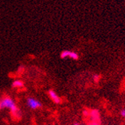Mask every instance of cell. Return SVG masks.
<instances>
[{
	"label": "cell",
	"mask_w": 125,
	"mask_h": 125,
	"mask_svg": "<svg viewBox=\"0 0 125 125\" xmlns=\"http://www.w3.org/2000/svg\"><path fill=\"white\" fill-rule=\"evenodd\" d=\"M24 86V83L21 80H14L12 83V87L14 88H20Z\"/></svg>",
	"instance_id": "8992f818"
},
{
	"label": "cell",
	"mask_w": 125,
	"mask_h": 125,
	"mask_svg": "<svg viewBox=\"0 0 125 125\" xmlns=\"http://www.w3.org/2000/svg\"><path fill=\"white\" fill-rule=\"evenodd\" d=\"M60 57L63 59H66L67 58H69L73 60H78L79 56V54L76 52L70 51V50H64L61 52Z\"/></svg>",
	"instance_id": "7a4b0ae2"
},
{
	"label": "cell",
	"mask_w": 125,
	"mask_h": 125,
	"mask_svg": "<svg viewBox=\"0 0 125 125\" xmlns=\"http://www.w3.org/2000/svg\"><path fill=\"white\" fill-rule=\"evenodd\" d=\"M48 94L50 97V99L54 102L55 104H60L61 102H62V100L61 98L58 96V94H56V92H55L54 90H50L49 92H48Z\"/></svg>",
	"instance_id": "5b68a950"
},
{
	"label": "cell",
	"mask_w": 125,
	"mask_h": 125,
	"mask_svg": "<svg viewBox=\"0 0 125 125\" xmlns=\"http://www.w3.org/2000/svg\"><path fill=\"white\" fill-rule=\"evenodd\" d=\"M120 114H121V115L122 117H125V109H123L121 110Z\"/></svg>",
	"instance_id": "30bf717a"
},
{
	"label": "cell",
	"mask_w": 125,
	"mask_h": 125,
	"mask_svg": "<svg viewBox=\"0 0 125 125\" xmlns=\"http://www.w3.org/2000/svg\"><path fill=\"white\" fill-rule=\"evenodd\" d=\"M93 79H94V81L95 83H98L100 79V76L99 74H94V76H93Z\"/></svg>",
	"instance_id": "52a82bcc"
},
{
	"label": "cell",
	"mask_w": 125,
	"mask_h": 125,
	"mask_svg": "<svg viewBox=\"0 0 125 125\" xmlns=\"http://www.w3.org/2000/svg\"><path fill=\"white\" fill-rule=\"evenodd\" d=\"M83 114L85 117H88L89 115V110L88 109H84L83 112Z\"/></svg>",
	"instance_id": "9c48e42d"
},
{
	"label": "cell",
	"mask_w": 125,
	"mask_h": 125,
	"mask_svg": "<svg viewBox=\"0 0 125 125\" xmlns=\"http://www.w3.org/2000/svg\"><path fill=\"white\" fill-rule=\"evenodd\" d=\"M10 109L11 114L15 118H20L21 116L20 110L17 106L15 102L12 98L9 97H5L1 100V109Z\"/></svg>",
	"instance_id": "6da1fadb"
},
{
	"label": "cell",
	"mask_w": 125,
	"mask_h": 125,
	"mask_svg": "<svg viewBox=\"0 0 125 125\" xmlns=\"http://www.w3.org/2000/svg\"><path fill=\"white\" fill-rule=\"evenodd\" d=\"M73 125H80V124H79V123L76 122V123H74V124H73Z\"/></svg>",
	"instance_id": "8fae6325"
},
{
	"label": "cell",
	"mask_w": 125,
	"mask_h": 125,
	"mask_svg": "<svg viewBox=\"0 0 125 125\" xmlns=\"http://www.w3.org/2000/svg\"><path fill=\"white\" fill-rule=\"evenodd\" d=\"M27 105L31 109H37L42 106L41 103L33 97H29L27 99Z\"/></svg>",
	"instance_id": "3957f363"
},
{
	"label": "cell",
	"mask_w": 125,
	"mask_h": 125,
	"mask_svg": "<svg viewBox=\"0 0 125 125\" xmlns=\"http://www.w3.org/2000/svg\"><path fill=\"white\" fill-rule=\"evenodd\" d=\"M87 125H100V121H89Z\"/></svg>",
	"instance_id": "ba28073f"
},
{
	"label": "cell",
	"mask_w": 125,
	"mask_h": 125,
	"mask_svg": "<svg viewBox=\"0 0 125 125\" xmlns=\"http://www.w3.org/2000/svg\"><path fill=\"white\" fill-rule=\"evenodd\" d=\"M90 121H100V112L97 109H92L89 111L88 117Z\"/></svg>",
	"instance_id": "277c9868"
},
{
	"label": "cell",
	"mask_w": 125,
	"mask_h": 125,
	"mask_svg": "<svg viewBox=\"0 0 125 125\" xmlns=\"http://www.w3.org/2000/svg\"><path fill=\"white\" fill-rule=\"evenodd\" d=\"M0 109H1V100H0Z\"/></svg>",
	"instance_id": "7c38bea8"
}]
</instances>
